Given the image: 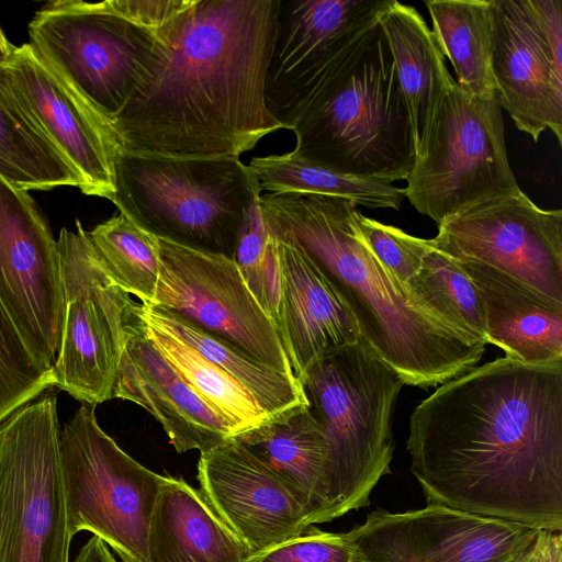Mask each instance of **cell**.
I'll list each match as a JSON object with an SVG mask.
<instances>
[{
  "instance_id": "cell-1",
  "label": "cell",
  "mask_w": 562,
  "mask_h": 562,
  "mask_svg": "<svg viewBox=\"0 0 562 562\" xmlns=\"http://www.w3.org/2000/svg\"><path fill=\"white\" fill-rule=\"evenodd\" d=\"M406 449L427 504L562 530V363L504 357L442 383Z\"/></svg>"
},
{
  "instance_id": "cell-2",
  "label": "cell",
  "mask_w": 562,
  "mask_h": 562,
  "mask_svg": "<svg viewBox=\"0 0 562 562\" xmlns=\"http://www.w3.org/2000/svg\"><path fill=\"white\" fill-rule=\"evenodd\" d=\"M279 0H194L157 34L113 128L122 149L239 158L284 128L266 101Z\"/></svg>"
},
{
  "instance_id": "cell-3",
  "label": "cell",
  "mask_w": 562,
  "mask_h": 562,
  "mask_svg": "<svg viewBox=\"0 0 562 562\" xmlns=\"http://www.w3.org/2000/svg\"><path fill=\"white\" fill-rule=\"evenodd\" d=\"M266 225L292 239L352 314L360 335L404 384L427 389L454 379L482 359L472 342L411 304L362 240L356 205L311 193H265Z\"/></svg>"
},
{
  "instance_id": "cell-4",
  "label": "cell",
  "mask_w": 562,
  "mask_h": 562,
  "mask_svg": "<svg viewBox=\"0 0 562 562\" xmlns=\"http://www.w3.org/2000/svg\"><path fill=\"white\" fill-rule=\"evenodd\" d=\"M300 383L326 443V522L367 507L390 473L392 416L404 383L362 337L318 358Z\"/></svg>"
},
{
  "instance_id": "cell-5",
  "label": "cell",
  "mask_w": 562,
  "mask_h": 562,
  "mask_svg": "<svg viewBox=\"0 0 562 562\" xmlns=\"http://www.w3.org/2000/svg\"><path fill=\"white\" fill-rule=\"evenodd\" d=\"M291 131L295 153L334 171L391 183L406 179L416 157L414 134L379 22Z\"/></svg>"
},
{
  "instance_id": "cell-6",
  "label": "cell",
  "mask_w": 562,
  "mask_h": 562,
  "mask_svg": "<svg viewBox=\"0 0 562 562\" xmlns=\"http://www.w3.org/2000/svg\"><path fill=\"white\" fill-rule=\"evenodd\" d=\"M119 212L138 227L194 250L233 259L258 182L239 158H178L117 149L113 160Z\"/></svg>"
},
{
  "instance_id": "cell-7",
  "label": "cell",
  "mask_w": 562,
  "mask_h": 562,
  "mask_svg": "<svg viewBox=\"0 0 562 562\" xmlns=\"http://www.w3.org/2000/svg\"><path fill=\"white\" fill-rule=\"evenodd\" d=\"M405 180L404 196L437 225L482 202L520 193L497 97L471 95L452 78Z\"/></svg>"
},
{
  "instance_id": "cell-8",
  "label": "cell",
  "mask_w": 562,
  "mask_h": 562,
  "mask_svg": "<svg viewBox=\"0 0 562 562\" xmlns=\"http://www.w3.org/2000/svg\"><path fill=\"white\" fill-rule=\"evenodd\" d=\"M69 533L90 531L123 562H148V529L166 476L142 465L81 405L59 432Z\"/></svg>"
},
{
  "instance_id": "cell-9",
  "label": "cell",
  "mask_w": 562,
  "mask_h": 562,
  "mask_svg": "<svg viewBox=\"0 0 562 562\" xmlns=\"http://www.w3.org/2000/svg\"><path fill=\"white\" fill-rule=\"evenodd\" d=\"M59 432L53 393L0 424V562H69Z\"/></svg>"
},
{
  "instance_id": "cell-10",
  "label": "cell",
  "mask_w": 562,
  "mask_h": 562,
  "mask_svg": "<svg viewBox=\"0 0 562 562\" xmlns=\"http://www.w3.org/2000/svg\"><path fill=\"white\" fill-rule=\"evenodd\" d=\"M29 34L37 54L112 127L157 43L150 31L81 0L46 3Z\"/></svg>"
},
{
  "instance_id": "cell-11",
  "label": "cell",
  "mask_w": 562,
  "mask_h": 562,
  "mask_svg": "<svg viewBox=\"0 0 562 562\" xmlns=\"http://www.w3.org/2000/svg\"><path fill=\"white\" fill-rule=\"evenodd\" d=\"M57 238L63 286L53 384L91 406L113 398L131 295L109 276L81 223Z\"/></svg>"
},
{
  "instance_id": "cell-12",
  "label": "cell",
  "mask_w": 562,
  "mask_h": 562,
  "mask_svg": "<svg viewBox=\"0 0 562 562\" xmlns=\"http://www.w3.org/2000/svg\"><path fill=\"white\" fill-rule=\"evenodd\" d=\"M390 1L279 0L266 101L284 128L356 57Z\"/></svg>"
},
{
  "instance_id": "cell-13",
  "label": "cell",
  "mask_w": 562,
  "mask_h": 562,
  "mask_svg": "<svg viewBox=\"0 0 562 562\" xmlns=\"http://www.w3.org/2000/svg\"><path fill=\"white\" fill-rule=\"evenodd\" d=\"M159 250V279L155 297L147 305L170 311L250 357L294 375L276 324L246 285L234 259L162 239Z\"/></svg>"
},
{
  "instance_id": "cell-14",
  "label": "cell",
  "mask_w": 562,
  "mask_h": 562,
  "mask_svg": "<svg viewBox=\"0 0 562 562\" xmlns=\"http://www.w3.org/2000/svg\"><path fill=\"white\" fill-rule=\"evenodd\" d=\"M459 261L493 267L562 304V211L522 191L476 204L438 225L431 238Z\"/></svg>"
},
{
  "instance_id": "cell-15",
  "label": "cell",
  "mask_w": 562,
  "mask_h": 562,
  "mask_svg": "<svg viewBox=\"0 0 562 562\" xmlns=\"http://www.w3.org/2000/svg\"><path fill=\"white\" fill-rule=\"evenodd\" d=\"M0 301L32 356L52 368L63 321L57 239L29 192L1 177Z\"/></svg>"
},
{
  "instance_id": "cell-16",
  "label": "cell",
  "mask_w": 562,
  "mask_h": 562,
  "mask_svg": "<svg viewBox=\"0 0 562 562\" xmlns=\"http://www.w3.org/2000/svg\"><path fill=\"white\" fill-rule=\"evenodd\" d=\"M539 529L437 504L375 509L346 532L368 562H510Z\"/></svg>"
},
{
  "instance_id": "cell-17",
  "label": "cell",
  "mask_w": 562,
  "mask_h": 562,
  "mask_svg": "<svg viewBox=\"0 0 562 562\" xmlns=\"http://www.w3.org/2000/svg\"><path fill=\"white\" fill-rule=\"evenodd\" d=\"M26 113L79 179L87 195L112 200L113 160L121 147L112 125L98 115L30 43L3 65Z\"/></svg>"
},
{
  "instance_id": "cell-18",
  "label": "cell",
  "mask_w": 562,
  "mask_h": 562,
  "mask_svg": "<svg viewBox=\"0 0 562 562\" xmlns=\"http://www.w3.org/2000/svg\"><path fill=\"white\" fill-rule=\"evenodd\" d=\"M198 480L204 499L251 557L311 526L288 487L235 438L201 452Z\"/></svg>"
},
{
  "instance_id": "cell-19",
  "label": "cell",
  "mask_w": 562,
  "mask_h": 562,
  "mask_svg": "<svg viewBox=\"0 0 562 562\" xmlns=\"http://www.w3.org/2000/svg\"><path fill=\"white\" fill-rule=\"evenodd\" d=\"M492 72L502 110L535 143L550 130L562 144V75L532 16L528 0H490Z\"/></svg>"
},
{
  "instance_id": "cell-20",
  "label": "cell",
  "mask_w": 562,
  "mask_h": 562,
  "mask_svg": "<svg viewBox=\"0 0 562 562\" xmlns=\"http://www.w3.org/2000/svg\"><path fill=\"white\" fill-rule=\"evenodd\" d=\"M131 308L125 319V344L113 398L145 408L162 426L179 453L205 452L233 438L228 424L145 337Z\"/></svg>"
},
{
  "instance_id": "cell-21",
  "label": "cell",
  "mask_w": 562,
  "mask_h": 562,
  "mask_svg": "<svg viewBox=\"0 0 562 562\" xmlns=\"http://www.w3.org/2000/svg\"><path fill=\"white\" fill-rule=\"evenodd\" d=\"M267 228L280 271L277 328L300 381L318 358L355 344L361 335L352 314L304 251L284 234Z\"/></svg>"
},
{
  "instance_id": "cell-22",
  "label": "cell",
  "mask_w": 562,
  "mask_h": 562,
  "mask_svg": "<svg viewBox=\"0 0 562 562\" xmlns=\"http://www.w3.org/2000/svg\"><path fill=\"white\" fill-rule=\"evenodd\" d=\"M457 261L480 293L487 344L526 364L562 363V304L493 267Z\"/></svg>"
},
{
  "instance_id": "cell-23",
  "label": "cell",
  "mask_w": 562,
  "mask_h": 562,
  "mask_svg": "<svg viewBox=\"0 0 562 562\" xmlns=\"http://www.w3.org/2000/svg\"><path fill=\"white\" fill-rule=\"evenodd\" d=\"M148 562H247L250 553L200 491L166 476L150 517Z\"/></svg>"
},
{
  "instance_id": "cell-24",
  "label": "cell",
  "mask_w": 562,
  "mask_h": 562,
  "mask_svg": "<svg viewBox=\"0 0 562 562\" xmlns=\"http://www.w3.org/2000/svg\"><path fill=\"white\" fill-rule=\"evenodd\" d=\"M378 22L407 104L417 156L452 76L432 31L415 8L391 0Z\"/></svg>"
},
{
  "instance_id": "cell-25",
  "label": "cell",
  "mask_w": 562,
  "mask_h": 562,
  "mask_svg": "<svg viewBox=\"0 0 562 562\" xmlns=\"http://www.w3.org/2000/svg\"><path fill=\"white\" fill-rule=\"evenodd\" d=\"M233 438L288 487L311 525L323 522L326 443L307 405Z\"/></svg>"
},
{
  "instance_id": "cell-26",
  "label": "cell",
  "mask_w": 562,
  "mask_h": 562,
  "mask_svg": "<svg viewBox=\"0 0 562 562\" xmlns=\"http://www.w3.org/2000/svg\"><path fill=\"white\" fill-rule=\"evenodd\" d=\"M131 314L145 337L228 424L233 437L276 419L244 384L202 357L156 319L144 304L134 303Z\"/></svg>"
},
{
  "instance_id": "cell-27",
  "label": "cell",
  "mask_w": 562,
  "mask_h": 562,
  "mask_svg": "<svg viewBox=\"0 0 562 562\" xmlns=\"http://www.w3.org/2000/svg\"><path fill=\"white\" fill-rule=\"evenodd\" d=\"M432 33L456 72V82L479 98L496 97L492 72L490 0H427Z\"/></svg>"
},
{
  "instance_id": "cell-28",
  "label": "cell",
  "mask_w": 562,
  "mask_h": 562,
  "mask_svg": "<svg viewBox=\"0 0 562 562\" xmlns=\"http://www.w3.org/2000/svg\"><path fill=\"white\" fill-rule=\"evenodd\" d=\"M0 177L23 190L76 187L79 179L15 98L0 66Z\"/></svg>"
},
{
  "instance_id": "cell-29",
  "label": "cell",
  "mask_w": 562,
  "mask_h": 562,
  "mask_svg": "<svg viewBox=\"0 0 562 562\" xmlns=\"http://www.w3.org/2000/svg\"><path fill=\"white\" fill-rule=\"evenodd\" d=\"M417 310L472 342L487 344L480 293L460 263L427 239L422 267L406 285Z\"/></svg>"
},
{
  "instance_id": "cell-30",
  "label": "cell",
  "mask_w": 562,
  "mask_h": 562,
  "mask_svg": "<svg viewBox=\"0 0 562 562\" xmlns=\"http://www.w3.org/2000/svg\"><path fill=\"white\" fill-rule=\"evenodd\" d=\"M247 166L261 192L333 195L368 209L396 211L405 198L403 189L391 182L339 173L294 150L255 157Z\"/></svg>"
},
{
  "instance_id": "cell-31",
  "label": "cell",
  "mask_w": 562,
  "mask_h": 562,
  "mask_svg": "<svg viewBox=\"0 0 562 562\" xmlns=\"http://www.w3.org/2000/svg\"><path fill=\"white\" fill-rule=\"evenodd\" d=\"M88 237L112 280L142 304H150L160 272L159 239L121 213L98 224Z\"/></svg>"
},
{
  "instance_id": "cell-32",
  "label": "cell",
  "mask_w": 562,
  "mask_h": 562,
  "mask_svg": "<svg viewBox=\"0 0 562 562\" xmlns=\"http://www.w3.org/2000/svg\"><path fill=\"white\" fill-rule=\"evenodd\" d=\"M259 196L255 198L247 211L233 259L246 285L277 326L280 308L279 261L274 239L261 213Z\"/></svg>"
},
{
  "instance_id": "cell-33",
  "label": "cell",
  "mask_w": 562,
  "mask_h": 562,
  "mask_svg": "<svg viewBox=\"0 0 562 562\" xmlns=\"http://www.w3.org/2000/svg\"><path fill=\"white\" fill-rule=\"evenodd\" d=\"M50 386L52 368L32 356L0 301V424Z\"/></svg>"
},
{
  "instance_id": "cell-34",
  "label": "cell",
  "mask_w": 562,
  "mask_h": 562,
  "mask_svg": "<svg viewBox=\"0 0 562 562\" xmlns=\"http://www.w3.org/2000/svg\"><path fill=\"white\" fill-rule=\"evenodd\" d=\"M355 222L369 250L396 285L406 293L407 283L422 267L427 239L367 217L357 210Z\"/></svg>"
},
{
  "instance_id": "cell-35",
  "label": "cell",
  "mask_w": 562,
  "mask_h": 562,
  "mask_svg": "<svg viewBox=\"0 0 562 562\" xmlns=\"http://www.w3.org/2000/svg\"><path fill=\"white\" fill-rule=\"evenodd\" d=\"M247 562H368V560L346 532H326L311 525L300 536L252 555Z\"/></svg>"
},
{
  "instance_id": "cell-36",
  "label": "cell",
  "mask_w": 562,
  "mask_h": 562,
  "mask_svg": "<svg viewBox=\"0 0 562 562\" xmlns=\"http://www.w3.org/2000/svg\"><path fill=\"white\" fill-rule=\"evenodd\" d=\"M194 0H105L97 7L144 27L156 36Z\"/></svg>"
},
{
  "instance_id": "cell-37",
  "label": "cell",
  "mask_w": 562,
  "mask_h": 562,
  "mask_svg": "<svg viewBox=\"0 0 562 562\" xmlns=\"http://www.w3.org/2000/svg\"><path fill=\"white\" fill-rule=\"evenodd\" d=\"M510 562H562L561 530L539 529L533 540Z\"/></svg>"
},
{
  "instance_id": "cell-38",
  "label": "cell",
  "mask_w": 562,
  "mask_h": 562,
  "mask_svg": "<svg viewBox=\"0 0 562 562\" xmlns=\"http://www.w3.org/2000/svg\"><path fill=\"white\" fill-rule=\"evenodd\" d=\"M72 562H116L109 546L99 537L92 536L79 550Z\"/></svg>"
},
{
  "instance_id": "cell-39",
  "label": "cell",
  "mask_w": 562,
  "mask_h": 562,
  "mask_svg": "<svg viewBox=\"0 0 562 562\" xmlns=\"http://www.w3.org/2000/svg\"><path fill=\"white\" fill-rule=\"evenodd\" d=\"M14 49L15 46L9 42L0 26V66L5 65L10 60Z\"/></svg>"
}]
</instances>
